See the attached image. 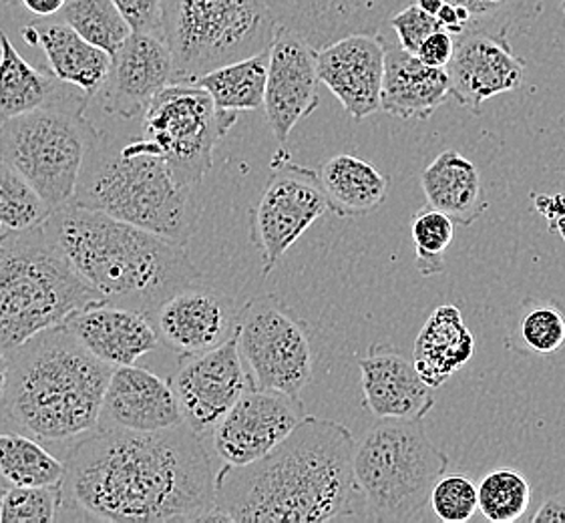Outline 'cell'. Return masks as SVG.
Listing matches in <instances>:
<instances>
[{
    "label": "cell",
    "mask_w": 565,
    "mask_h": 523,
    "mask_svg": "<svg viewBox=\"0 0 565 523\" xmlns=\"http://www.w3.org/2000/svg\"><path fill=\"white\" fill-rule=\"evenodd\" d=\"M318 178L327 195L328 210L339 217H362L386 204L391 194V178L373 163L352 153L328 158Z\"/></svg>",
    "instance_id": "obj_28"
},
{
    "label": "cell",
    "mask_w": 565,
    "mask_h": 523,
    "mask_svg": "<svg viewBox=\"0 0 565 523\" xmlns=\"http://www.w3.org/2000/svg\"><path fill=\"white\" fill-rule=\"evenodd\" d=\"M452 49H455V36L447 31H435L429 34L420 46H418L417 55L425 65L429 67H447V63L451 61Z\"/></svg>",
    "instance_id": "obj_42"
},
{
    "label": "cell",
    "mask_w": 565,
    "mask_h": 523,
    "mask_svg": "<svg viewBox=\"0 0 565 523\" xmlns=\"http://www.w3.org/2000/svg\"><path fill=\"white\" fill-rule=\"evenodd\" d=\"M0 403V431L41 444H77L97 431L114 366L90 354L63 324L12 349Z\"/></svg>",
    "instance_id": "obj_4"
},
{
    "label": "cell",
    "mask_w": 565,
    "mask_h": 523,
    "mask_svg": "<svg viewBox=\"0 0 565 523\" xmlns=\"http://www.w3.org/2000/svg\"><path fill=\"white\" fill-rule=\"evenodd\" d=\"M457 7H463L465 11L471 14V23L467 29L473 26H486V29H508L499 26V17L505 12L513 11L521 0H445Z\"/></svg>",
    "instance_id": "obj_41"
},
{
    "label": "cell",
    "mask_w": 565,
    "mask_h": 523,
    "mask_svg": "<svg viewBox=\"0 0 565 523\" xmlns=\"http://www.w3.org/2000/svg\"><path fill=\"white\" fill-rule=\"evenodd\" d=\"M318 87L317 49L292 31L276 26L268 49V75L262 107L278 143L284 146L292 129L317 111Z\"/></svg>",
    "instance_id": "obj_16"
},
{
    "label": "cell",
    "mask_w": 565,
    "mask_h": 523,
    "mask_svg": "<svg viewBox=\"0 0 565 523\" xmlns=\"http://www.w3.org/2000/svg\"><path fill=\"white\" fill-rule=\"evenodd\" d=\"M115 523L217 522L215 471L202 435L97 429L65 457L63 508Z\"/></svg>",
    "instance_id": "obj_1"
},
{
    "label": "cell",
    "mask_w": 565,
    "mask_h": 523,
    "mask_svg": "<svg viewBox=\"0 0 565 523\" xmlns=\"http://www.w3.org/2000/svg\"><path fill=\"white\" fill-rule=\"evenodd\" d=\"M362 403L376 419L423 421L435 407L430 388L413 364L391 344L376 342L359 361Z\"/></svg>",
    "instance_id": "obj_22"
},
{
    "label": "cell",
    "mask_w": 565,
    "mask_h": 523,
    "mask_svg": "<svg viewBox=\"0 0 565 523\" xmlns=\"http://www.w3.org/2000/svg\"><path fill=\"white\" fill-rule=\"evenodd\" d=\"M449 97L447 68L429 67L403 46L385 41L381 111L403 121H427Z\"/></svg>",
    "instance_id": "obj_24"
},
{
    "label": "cell",
    "mask_w": 565,
    "mask_h": 523,
    "mask_svg": "<svg viewBox=\"0 0 565 523\" xmlns=\"http://www.w3.org/2000/svg\"><path fill=\"white\" fill-rule=\"evenodd\" d=\"M103 302L71 268L57 239L43 224L9 232L0 244V351L61 327L81 308Z\"/></svg>",
    "instance_id": "obj_6"
},
{
    "label": "cell",
    "mask_w": 565,
    "mask_h": 523,
    "mask_svg": "<svg viewBox=\"0 0 565 523\" xmlns=\"http://www.w3.org/2000/svg\"><path fill=\"white\" fill-rule=\"evenodd\" d=\"M318 79L356 124L381 111L385 77L383 34L342 36L317 51Z\"/></svg>",
    "instance_id": "obj_17"
},
{
    "label": "cell",
    "mask_w": 565,
    "mask_h": 523,
    "mask_svg": "<svg viewBox=\"0 0 565 523\" xmlns=\"http://www.w3.org/2000/svg\"><path fill=\"white\" fill-rule=\"evenodd\" d=\"M89 102L68 85L53 102L0 124V160L29 180L51 212L73 200L97 136L85 115Z\"/></svg>",
    "instance_id": "obj_8"
},
{
    "label": "cell",
    "mask_w": 565,
    "mask_h": 523,
    "mask_svg": "<svg viewBox=\"0 0 565 523\" xmlns=\"http://www.w3.org/2000/svg\"><path fill=\"white\" fill-rule=\"evenodd\" d=\"M515 351L554 354L565 346V308L552 300H525L515 319Z\"/></svg>",
    "instance_id": "obj_34"
},
{
    "label": "cell",
    "mask_w": 565,
    "mask_h": 523,
    "mask_svg": "<svg viewBox=\"0 0 565 523\" xmlns=\"http://www.w3.org/2000/svg\"><path fill=\"white\" fill-rule=\"evenodd\" d=\"M173 83L170 46L161 34L134 33L111 55L103 83V107L107 114L134 119L143 115L151 99Z\"/></svg>",
    "instance_id": "obj_18"
},
{
    "label": "cell",
    "mask_w": 565,
    "mask_h": 523,
    "mask_svg": "<svg viewBox=\"0 0 565 523\" xmlns=\"http://www.w3.org/2000/svg\"><path fill=\"white\" fill-rule=\"evenodd\" d=\"M532 498L530 481L511 467L489 471L477 485L479 512L493 523L520 522L532 508Z\"/></svg>",
    "instance_id": "obj_32"
},
{
    "label": "cell",
    "mask_w": 565,
    "mask_h": 523,
    "mask_svg": "<svg viewBox=\"0 0 565 523\" xmlns=\"http://www.w3.org/2000/svg\"><path fill=\"white\" fill-rule=\"evenodd\" d=\"M24 43L41 46L49 61L51 73L58 81L77 87L87 97L102 92L111 55L99 46L90 45L79 33H75L63 19H41L23 29Z\"/></svg>",
    "instance_id": "obj_25"
},
{
    "label": "cell",
    "mask_w": 565,
    "mask_h": 523,
    "mask_svg": "<svg viewBox=\"0 0 565 523\" xmlns=\"http://www.w3.org/2000/svg\"><path fill=\"white\" fill-rule=\"evenodd\" d=\"M270 168L260 200L249 212L252 244L260 252L262 276H268L306 230L328 212L318 171L298 166L286 151H278Z\"/></svg>",
    "instance_id": "obj_12"
},
{
    "label": "cell",
    "mask_w": 565,
    "mask_h": 523,
    "mask_svg": "<svg viewBox=\"0 0 565 523\" xmlns=\"http://www.w3.org/2000/svg\"><path fill=\"white\" fill-rule=\"evenodd\" d=\"M63 508V483L39 488H0V523L57 522Z\"/></svg>",
    "instance_id": "obj_37"
},
{
    "label": "cell",
    "mask_w": 565,
    "mask_h": 523,
    "mask_svg": "<svg viewBox=\"0 0 565 523\" xmlns=\"http://www.w3.org/2000/svg\"><path fill=\"white\" fill-rule=\"evenodd\" d=\"M61 19L90 45L99 46L109 55H114L131 34L114 0H67Z\"/></svg>",
    "instance_id": "obj_33"
},
{
    "label": "cell",
    "mask_w": 565,
    "mask_h": 523,
    "mask_svg": "<svg viewBox=\"0 0 565 523\" xmlns=\"http://www.w3.org/2000/svg\"><path fill=\"white\" fill-rule=\"evenodd\" d=\"M7 378H9V354L0 351V403H2L4 387H7Z\"/></svg>",
    "instance_id": "obj_47"
},
{
    "label": "cell",
    "mask_w": 565,
    "mask_h": 523,
    "mask_svg": "<svg viewBox=\"0 0 565 523\" xmlns=\"http://www.w3.org/2000/svg\"><path fill=\"white\" fill-rule=\"evenodd\" d=\"M306 415L300 397L248 388L215 425V453L226 466H248L288 437Z\"/></svg>",
    "instance_id": "obj_15"
},
{
    "label": "cell",
    "mask_w": 565,
    "mask_h": 523,
    "mask_svg": "<svg viewBox=\"0 0 565 523\" xmlns=\"http://www.w3.org/2000/svg\"><path fill=\"white\" fill-rule=\"evenodd\" d=\"M67 0H21L24 9L36 14L39 19H49L63 11Z\"/></svg>",
    "instance_id": "obj_46"
},
{
    "label": "cell",
    "mask_w": 565,
    "mask_h": 523,
    "mask_svg": "<svg viewBox=\"0 0 565 523\" xmlns=\"http://www.w3.org/2000/svg\"><path fill=\"white\" fill-rule=\"evenodd\" d=\"M234 339L252 387L300 397L312 381L315 353L308 327L280 298L258 296L239 308Z\"/></svg>",
    "instance_id": "obj_11"
},
{
    "label": "cell",
    "mask_w": 565,
    "mask_h": 523,
    "mask_svg": "<svg viewBox=\"0 0 565 523\" xmlns=\"http://www.w3.org/2000/svg\"><path fill=\"white\" fill-rule=\"evenodd\" d=\"M238 114L222 111L193 83H171L143 111V137L168 161L173 178L193 190L214 166V151Z\"/></svg>",
    "instance_id": "obj_10"
},
{
    "label": "cell",
    "mask_w": 565,
    "mask_h": 523,
    "mask_svg": "<svg viewBox=\"0 0 565 523\" xmlns=\"http://www.w3.org/2000/svg\"><path fill=\"white\" fill-rule=\"evenodd\" d=\"M473 354L476 339L467 329L461 310L452 305H441L430 312L423 329L418 330L413 364L418 376L437 391L459 373Z\"/></svg>",
    "instance_id": "obj_27"
},
{
    "label": "cell",
    "mask_w": 565,
    "mask_h": 523,
    "mask_svg": "<svg viewBox=\"0 0 565 523\" xmlns=\"http://www.w3.org/2000/svg\"><path fill=\"white\" fill-rule=\"evenodd\" d=\"M388 24L395 29L398 45L413 55L429 34L441 29L437 19L429 12L420 11L415 2H408L407 7L396 11L388 19Z\"/></svg>",
    "instance_id": "obj_39"
},
{
    "label": "cell",
    "mask_w": 565,
    "mask_h": 523,
    "mask_svg": "<svg viewBox=\"0 0 565 523\" xmlns=\"http://www.w3.org/2000/svg\"><path fill=\"white\" fill-rule=\"evenodd\" d=\"M63 327L109 366L137 364L158 351L159 334L148 312L137 308L97 302L73 312Z\"/></svg>",
    "instance_id": "obj_23"
},
{
    "label": "cell",
    "mask_w": 565,
    "mask_h": 523,
    "mask_svg": "<svg viewBox=\"0 0 565 523\" xmlns=\"http://www.w3.org/2000/svg\"><path fill=\"white\" fill-rule=\"evenodd\" d=\"M170 385L183 423L198 435H205L214 431L217 421L252 388V381L232 337L212 351L180 356Z\"/></svg>",
    "instance_id": "obj_13"
},
{
    "label": "cell",
    "mask_w": 565,
    "mask_h": 523,
    "mask_svg": "<svg viewBox=\"0 0 565 523\" xmlns=\"http://www.w3.org/2000/svg\"><path fill=\"white\" fill-rule=\"evenodd\" d=\"M354 437L342 423L306 415L248 466L215 473L217 522L322 523L356 517Z\"/></svg>",
    "instance_id": "obj_2"
},
{
    "label": "cell",
    "mask_w": 565,
    "mask_h": 523,
    "mask_svg": "<svg viewBox=\"0 0 565 523\" xmlns=\"http://www.w3.org/2000/svg\"><path fill=\"white\" fill-rule=\"evenodd\" d=\"M559 127H562V129H565V114L562 115V117H559Z\"/></svg>",
    "instance_id": "obj_51"
},
{
    "label": "cell",
    "mask_w": 565,
    "mask_h": 523,
    "mask_svg": "<svg viewBox=\"0 0 565 523\" xmlns=\"http://www.w3.org/2000/svg\"><path fill=\"white\" fill-rule=\"evenodd\" d=\"M413 2L417 4L420 11L429 12V14L435 17V14L439 12V9H441L443 2H445V0H413Z\"/></svg>",
    "instance_id": "obj_48"
},
{
    "label": "cell",
    "mask_w": 565,
    "mask_h": 523,
    "mask_svg": "<svg viewBox=\"0 0 565 523\" xmlns=\"http://www.w3.org/2000/svg\"><path fill=\"white\" fill-rule=\"evenodd\" d=\"M65 479V461L29 435L0 431V483L14 488L57 485Z\"/></svg>",
    "instance_id": "obj_31"
},
{
    "label": "cell",
    "mask_w": 565,
    "mask_h": 523,
    "mask_svg": "<svg viewBox=\"0 0 565 523\" xmlns=\"http://www.w3.org/2000/svg\"><path fill=\"white\" fill-rule=\"evenodd\" d=\"M411 236L415 244V260L420 276H439L445 273V254L455 236V224L435 207H423L413 214Z\"/></svg>",
    "instance_id": "obj_36"
},
{
    "label": "cell",
    "mask_w": 565,
    "mask_h": 523,
    "mask_svg": "<svg viewBox=\"0 0 565 523\" xmlns=\"http://www.w3.org/2000/svg\"><path fill=\"white\" fill-rule=\"evenodd\" d=\"M278 26L322 49L349 34L381 33L388 19L413 0H264Z\"/></svg>",
    "instance_id": "obj_19"
},
{
    "label": "cell",
    "mask_w": 565,
    "mask_h": 523,
    "mask_svg": "<svg viewBox=\"0 0 565 523\" xmlns=\"http://www.w3.org/2000/svg\"><path fill=\"white\" fill-rule=\"evenodd\" d=\"M71 268L103 302L151 312L171 295L200 285L185 246L75 204L46 217Z\"/></svg>",
    "instance_id": "obj_3"
},
{
    "label": "cell",
    "mask_w": 565,
    "mask_h": 523,
    "mask_svg": "<svg viewBox=\"0 0 565 523\" xmlns=\"http://www.w3.org/2000/svg\"><path fill=\"white\" fill-rule=\"evenodd\" d=\"M2 2H7V4H12V2H19V0H2Z\"/></svg>",
    "instance_id": "obj_52"
},
{
    "label": "cell",
    "mask_w": 565,
    "mask_h": 523,
    "mask_svg": "<svg viewBox=\"0 0 565 523\" xmlns=\"http://www.w3.org/2000/svg\"><path fill=\"white\" fill-rule=\"evenodd\" d=\"M183 423L170 381L137 364L115 366L103 395L97 429L161 431Z\"/></svg>",
    "instance_id": "obj_21"
},
{
    "label": "cell",
    "mask_w": 565,
    "mask_h": 523,
    "mask_svg": "<svg viewBox=\"0 0 565 523\" xmlns=\"http://www.w3.org/2000/svg\"><path fill=\"white\" fill-rule=\"evenodd\" d=\"M550 230L565 242V216L557 217L554 222H550Z\"/></svg>",
    "instance_id": "obj_49"
},
{
    "label": "cell",
    "mask_w": 565,
    "mask_h": 523,
    "mask_svg": "<svg viewBox=\"0 0 565 523\" xmlns=\"http://www.w3.org/2000/svg\"><path fill=\"white\" fill-rule=\"evenodd\" d=\"M427 204L449 217L455 226H473L487 212L481 171L459 151L447 149L420 173Z\"/></svg>",
    "instance_id": "obj_26"
},
{
    "label": "cell",
    "mask_w": 565,
    "mask_h": 523,
    "mask_svg": "<svg viewBox=\"0 0 565 523\" xmlns=\"http://www.w3.org/2000/svg\"><path fill=\"white\" fill-rule=\"evenodd\" d=\"M114 4L134 33L161 34V0H114Z\"/></svg>",
    "instance_id": "obj_40"
},
{
    "label": "cell",
    "mask_w": 565,
    "mask_h": 523,
    "mask_svg": "<svg viewBox=\"0 0 565 523\" xmlns=\"http://www.w3.org/2000/svg\"><path fill=\"white\" fill-rule=\"evenodd\" d=\"M232 300L202 285L171 295L151 312L159 341L180 356L205 353L224 344L236 330Z\"/></svg>",
    "instance_id": "obj_20"
},
{
    "label": "cell",
    "mask_w": 565,
    "mask_h": 523,
    "mask_svg": "<svg viewBox=\"0 0 565 523\" xmlns=\"http://www.w3.org/2000/svg\"><path fill=\"white\" fill-rule=\"evenodd\" d=\"M0 488H2V483H0Z\"/></svg>",
    "instance_id": "obj_54"
},
{
    "label": "cell",
    "mask_w": 565,
    "mask_h": 523,
    "mask_svg": "<svg viewBox=\"0 0 565 523\" xmlns=\"http://www.w3.org/2000/svg\"><path fill=\"white\" fill-rule=\"evenodd\" d=\"M533 523H565V500L562 498H552L543 501L542 508L530 517Z\"/></svg>",
    "instance_id": "obj_45"
},
{
    "label": "cell",
    "mask_w": 565,
    "mask_h": 523,
    "mask_svg": "<svg viewBox=\"0 0 565 523\" xmlns=\"http://www.w3.org/2000/svg\"><path fill=\"white\" fill-rule=\"evenodd\" d=\"M447 467L449 457L430 441L420 421L381 419L352 453L364 520L403 523L423 517L433 485Z\"/></svg>",
    "instance_id": "obj_7"
},
{
    "label": "cell",
    "mask_w": 565,
    "mask_h": 523,
    "mask_svg": "<svg viewBox=\"0 0 565 523\" xmlns=\"http://www.w3.org/2000/svg\"><path fill=\"white\" fill-rule=\"evenodd\" d=\"M445 68L452 99L481 115L483 103L520 89L527 63L511 49L508 29L473 26L459 34Z\"/></svg>",
    "instance_id": "obj_14"
},
{
    "label": "cell",
    "mask_w": 565,
    "mask_h": 523,
    "mask_svg": "<svg viewBox=\"0 0 565 523\" xmlns=\"http://www.w3.org/2000/svg\"><path fill=\"white\" fill-rule=\"evenodd\" d=\"M51 207L36 194L29 180L0 160V222L9 232L34 228L43 224Z\"/></svg>",
    "instance_id": "obj_35"
},
{
    "label": "cell",
    "mask_w": 565,
    "mask_h": 523,
    "mask_svg": "<svg viewBox=\"0 0 565 523\" xmlns=\"http://www.w3.org/2000/svg\"><path fill=\"white\" fill-rule=\"evenodd\" d=\"M67 87L51 71L24 61L11 39L0 31V124L43 107Z\"/></svg>",
    "instance_id": "obj_29"
},
{
    "label": "cell",
    "mask_w": 565,
    "mask_h": 523,
    "mask_svg": "<svg viewBox=\"0 0 565 523\" xmlns=\"http://www.w3.org/2000/svg\"><path fill=\"white\" fill-rule=\"evenodd\" d=\"M266 75H268V49L254 57L242 58V61H234L214 68L193 81V85L207 92L217 109L239 114V111L260 109L264 105Z\"/></svg>",
    "instance_id": "obj_30"
},
{
    "label": "cell",
    "mask_w": 565,
    "mask_h": 523,
    "mask_svg": "<svg viewBox=\"0 0 565 523\" xmlns=\"http://www.w3.org/2000/svg\"><path fill=\"white\" fill-rule=\"evenodd\" d=\"M430 510L445 523H465L479 512L477 483L465 473H443L430 491Z\"/></svg>",
    "instance_id": "obj_38"
},
{
    "label": "cell",
    "mask_w": 565,
    "mask_h": 523,
    "mask_svg": "<svg viewBox=\"0 0 565 523\" xmlns=\"http://www.w3.org/2000/svg\"><path fill=\"white\" fill-rule=\"evenodd\" d=\"M562 11H564V17H565V0H562Z\"/></svg>",
    "instance_id": "obj_53"
},
{
    "label": "cell",
    "mask_w": 565,
    "mask_h": 523,
    "mask_svg": "<svg viewBox=\"0 0 565 523\" xmlns=\"http://www.w3.org/2000/svg\"><path fill=\"white\" fill-rule=\"evenodd\" d=\"M530 200L533 202V207H535L547 222H554L557 217L565 216V194L547 195L532 192Z\"/></svg>",
    "instance_id": "obj_44"
},
{
    "label": "cell",
    "mask_w": 565,
    "mask_h": 523,
    "mask_svg": "<svg viewBox=\"0 0 565 523\" xmlns=\"http://www.w3.org/2000/svg\"><path fill=\"white\" fill-rule=\"evenodd\" d=\"M437 23L441 26L443 31L451 33L452 36H459V34L467 31V26L471 23V14L465 11L463 7H457L451 2H443L441 9L435 14Z\"/></svg>",
    "instance_id": "obj_43"
},
{
    "label": "cell",
    "mask_w": 565,
    "mask_h": 523,
    "mask_svg": "<svg viewBox=\"0 0 565 523\" xmlns=\"http://www.w3.org/2000/svg\"><path fill=\"white\" fill-rule=\"evenodd\" d=\"M73 202L188 246L195 228L192 190L173 178L146 137L97 131L81 168Z\"/></svg>",
    "instance_id": "obj_5"
},
{
    "label": "cell",
    "mask_w": 565,
    "mask_h": 523,
    "mask_svg": "<svg viewBox=\"0 0 565 523\" xmlns=\"http://www.w3.org/2000/svg\"><path fill=\"white\" fill-rule=\"evenodd\" d=\"M2 238H4V226H2V222H0V244H2Z\"/></svg>",
    "instance_id": "obj_50"
},
{
    "label": "cell",
    "mask_w": 565,
    "mask_h": 523,
    "mask_svg": "<svg viewBox=\"0 0 565 523\" xmlns=\"http://www.w3.org/2000/svg\"><path fill=\"white\" fill-rule=\"evenodd\" d=\"M276 26L264 0H161V34L170 46L173 83H193L270 49Z\"/></svg>",
    "instance_id": "obj_9"
}]
</instances>
